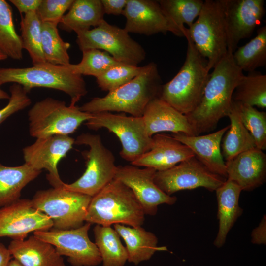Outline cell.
<instances>
[{
	"instance_id": "6da1fadb",
	"label": "cell",
	"mask_w": 266,
	"mask_h": 266,
	"mask_svg": "<svg viewBox=\"0 0 266 266\" xmlns=\"http://www.w3.org/2000/svg\"><path fill=\"white\" fill-rule=\"evenodd\" d=\"M213 69L199 104L185 115L195 135L213 130L220 119L228 116L233 92L244 75L229 51Z\"/></svg>"
},
{
	"instance_id": "7a4b0ae2",
	"label": "cell",
	"mask_w": 266,
	"mask_h": 266,
	"mask_svg": "<svg viewBox=\"0 0 266 266\" xmlns=\"http://www.w3.org/2000/svg\"><path fill=\"white\" fill-rule=\"evenodd\" d=\"M162 79L157 65L150 62L128 83L109 92L102 97H95L79 109L94 114L101 112H122L134 117H142L149 103L159 98Z\"/></svg>"
},
{
	"instance_id": "3957f363",
	"label": "cell",
	"mask_w": 266,
	"mask_h": 266,
	"mask_svg": "<svg viewBox=\"0 0 266 266\" xmlns=\"http://www.w3.org/2000/svg\"><path fill=\"white\" fill-rule=\"evenodd\" d=\"M184 63L176 75L162 85L159 98L186 115L199 104L210 73L207 61L188 36Z\"/></svg>"
},
{
	"instance_id": "277c9868",
	"label": "cell",
	"mask_w": 266,
	"mask_h": 266,
	"mask_svg": "<svg viewBox=\"0 0 266 266\" xmlns=\"http://www.w3.org/2000/svg\"><path fill=\"white\" fill-rule=\"evenodd\" d=\"M144 216L132 191L114 179L92 197L85 221L104 226L120 224L137 227L143 225Z\"/></svg>"
},
{
	"instance_id": "5b68a950",
	"label": "cell",
	"mask_w": 266,
	"mask_h": 266,
	"mask_svg": "<svg viewBox=\"0 0 266 266\" xmlns=\"http://www.w3.org/2000/svg\"><path fill=\"white\" fill-rule=\"evenodd\" d=\"M0 80L2 84H18L28 93L35 87L62 91L70 97V105H73L88 92L82 76L73 73L66 65L47 62L25 68L0 67Z\"/></svg>"
},
{
	"instance_id": "8992f818",
	"label": "cell",
	"mask_w": 266,
	"mask_h": 266,
	"mask_svg": "<svg viewBox=\"0 0 266 266\" xmlns=\"http://www.w3.org/2000/svg\"><path fill=\"white\" fill-rule=\"evenodd\" d=\"M224 5L225 0H205L197 20L187 29L186 36L207 60L209 71L228 52Z\"/></svg>"
},
{
	"instance_id": "52a82bcc",
	"label": "cell",
	"mask_w": 266,
	"mask_h": 266,
	"mask_svg": "<svg viewBox=\"0 0 266 266\" xmlns=\"http://www.w3.org/2000/svg\"><path fill=\"white\" fill-rule=\"evenodd\" d=\"M92 116L75 105L67 106L64 101L48 97L36 102L29 111V133L36 138L69 135Z\"/></svg>"
},
{
	"instance_id": "ba28073f",
	"label": "cell",
	"mask_w": 266,
	"mask_h": 266,
	"mask_svg": "<svg viewBox=\"0 0 266 266\" xmlns=\"http://www.w3.org/2000/svg\"><path fill=\"white\" fill-rule=\"evenodd\" d=\"M74 144L89 147L83 153L86 169L79 179L71 184L64 183L62 187L93 197L114 179L117 166L115 157L103 145L99 135L82 133L77 137Z\"/></svg>"
},
{
	"instance_id": "9c48e42d",
	"label": "cell",
	"mask_w": 266,
	"mask_h": 266,
	"mask_svg": "<svg viewBox=\"0 0 266 266\" xmlns=\"http://www.w3.org/2000/svg\"><path fill=\"white\" fill-rule=\"evenodd\" d=\"M76 34V42L81 51L103 50L118 62L133 66H138L146 58L145 49L129 33L105 20L94 29Z\"/></svg>"
},
{
	"instance_id": "30bf717a",
	"label": "cell",
	"mask_w": 266,
	"mask_h": 266,
	"mask_svg": "<svg viewBox=\"0 0 266 266\" xmlns=\"http://www.w3.org/2000/svg\"><path fill=\"white\" fill-rule=\"evenodd\" d=\"M92 197L63 187L37 191L31 200L34 207L46 215L53 228L68 230L83 225Z\"/></svg>"
},
{
	"instance_id": "8fae6325",
	"label": "cell",
	"mask_w": 266,
	"mask_h": 266,
	"mask_svg": "<svg viewBox=\"0 0 266 266\" xmlns=\"http://www.w3.org/2000/svg\"><path fill=\"white\" fill-rule=\"evenodd\" d=\"M85 125L91 130L105 128L114 133L122 144L120 156L131 163L149 151L153 146L152 137L146 132L142 117L101 112L92 114Z\"/></svg>"
},
{
	"instance_id": "7c38bea8",
	"label": "cell",
	"mask_w": 266,
	"mask_h": 266,
	"mask_svg": "<svg viewBox=\"0 0 266 266\" xmlns=\"http://www.w3.org/2000/svg\"><path fill=\"white\" fill-rule=\"evenodd\" d=\"M91 224L87 222L72 229L54 228L33 232L36 237L53 245L61 256L67 257L72 266H96L101 262L99 251L90 239L88 231Z\"/></svg>"
},
{
	"instance_id": "4fadbf2b",
	"label": "cell",
	"mask_w": 266,
	"mask_h": 266,
	"mask_svg": "<svg viewBox=\"0 0 266 266\" xmlns=\"http://www.w3.org/2000/svg\"><path fill=\"white\" fill-rule=\"evenodd\" d=\"M226 179L211 172L194 156L169 169L156 171L154 182L165 193L171 196L179 191L199 187L215 191Z\"/></svg>"
},
{
	"instance_id": "5bb4252c",
	"label": "cell",
	"mask_w": 266,
	"mask_h": 266,
	"mask_svg": "<svg viewBox=\"0 0 266 266\" xmlns=\"http://www.w3.org/2000/svg\"><path fill=\"white\" fill-rule=\"evenodd\" d=\"M156 171L151 167L119 166L114 178L132 191L145 214L151 216L156 214L159 205H173L177 200L176 197L165 193L156 185L154 177Z\"/></svg>"
},
{
	"instance_id": "9a60e30c",
	"label": "cell",
	"mask_w": 266,
	"mask_h": 266,
	"mask_svg": "<svg viewBox=\"0 0 266 266\" xmlns=\"http://www.w3.org/2000/svg\"><path fill=\"white\" fill-rule=\"evenodd\" d=\"M75 139L69 135H55L36 138L32 144L23 149L25 163L37 170L48 171L47 179L53 188L62 187L58 170L59 162L71 150Z\"/></svg>"
},
{
	"instance_id": "2e32d148",
	"label": "cell",
	"mask_w": 266,
	"mask_h": 266,
	"mask_svg": "<svg viewBox=\"0 0 266 266\" xmlns=\"http://www.w3.org/2000/svg\"><path fill=\"white\" fill-rule=\"evenodd\" d=\"M52 220L33 207L31 200L19 199L0 208V237L24 240L31 232L53 228Z\"/></svg>"
},
{
	"instance_id": "e0dca14e",
	"label": "cell",
	"mask_w": 266,
	"mask_h": 266,
	"mask_svg": "<svg viewBox=\"0 0 266 266\" xmlns=\"http://www.w3.org/2000/svg\"><path fill=\"white\" fill-rule=\"evenodd\" d=\"M264 0H225L224 20L228 51L250 37L265 13Z\"/></svg>"
},
{
	"instance_id": "ac0fdd59",
	"label": "cell",
	"mask_w": 266,
	"mask_h": 266,
	"mask_svg": "<svg viewBox=\"0 0 266 266\" xmlns=\"http://www.w3.org/2000/svg\"><path fill=\"white\" fill-rule=\"evenodd\" d=\"M122 15L126 19L124 29L129 33L149 36L170 32L184 37L165 15L158 0H128Z\"/></svg>"
},
{
	"instance_id": "d6986e66",
	"label": "cell",
	"mask_w": 266,
	"mask_h": 266,
	"mask_svg": "<svg viewBox=\"0 0 266 266\" xmlns=\"http://www.w3.org/2000/svg\"><path fill=\"white\" fill-rule=\"evenodd\" d=\"M227 178L242 191H250L262 185L266 179V155L255 147L225 162Z\"/></svg>"
},
{
	"instance_id": "ffe728a7",
	"label": "cell",
	"mask_w": 266,
	"mask_h": 266,
	"mask_svg": "<svg viewBox=\"0 0 266 266\" xmlns=\"http://www.w3.org/2000/svg\"><path fill=\"white\" fill-rule=\"evenodd\" d=\"M152 139L153 144L151 149L131 163L133 166L151 167L161 171L195 156L188 147L172 136L157 133Z\"/></svg>"
},
{
	"instance_id": "44dd1931",
	"label": "cell",
	"mask_w": 266,
	"mask_h": 266,
	"mask_svg": "<svg viewBox=\"0 0 266 266\" xmlns=\"http://www.w3.org/2000/svg\"><path fill=\"white\" fill-rule=\"evenodd\" d=\"M229 128L227 126L214 133L189 136L182 133L172 136L188 147L197 159L212 173L227 178L225 161L221 151L222 138Z\"/></svg>"
},
{
	"instance_id": "7402d4cb",
	"label": "cell",
	"mask_w": 266,
	"mask_h": 266,
	"mask_svg": "<svg viewBox=\"0 0 266 266\" xmlns=\"http://www.w3.org/2000/svg\"><path fill=\"white\" fill-rule=\"evenodd\" d=\"M142 117L150 137L163 132L195 136L186 116L159 98L149 103Z\"/></svg>"
},
{
	"instance_id": "603a6c76",
	"label": "cell",
	"mask_w": 266,
	"mask_h": 266,
	"mask_svg": "<svg viewBox=\"0 0 266 266\" xmlns=\"http://www.w3.org/2000/svg\"><path fill=\"white\" fill-rule=\"evenodd\" d=\"M8 248L13 259L24 266H65L53 245L33 235L27 239L12 240Z\"/></svg>"
},
{
	"instance_id": "cb8c5ba5",
	"label": "cell",
	"mask_w": 266,
	"mask_h": 266,
	"mask_svg": "<svg viewBox=\"0 0 266 266\" xmlns=\"http://www.w3.org/2000/svg\"><path fill=\"white\" fill-rule=\"evenodd\" d=\"M215 191L219 229L213 244L221 248L225 243L230 230L242 214L243 209L239 204L242 190L235 182L226 179Z\"/></svg>"
},
{
	"instance_id": "d4e9b609",
	"label": "cell",
	"mask_w": 266,
	"mask_h": 266,
	"mask_svg": "<svg viewBox=\"0 0 266 266\" xmlns=\"http://www.w3.org/2000/svg\"><path fill=\"white\" fill-rule=\"evenodd\" d=\"M113 225L126 243L129 262L137 265L150 260L157 251L166 249V247H158L157 236L141 226L127 227L120 224Z\"/></svg>"
},
{
	"instance_id": "484cf974",
	"label": "cell",
	"mask_w": 266,
	"mask_h": 266,
	"mask_svg": "<svg viewBox=\"0 0 266 266\" xmlns=\"http://www.w3.org/2000/svg\"><path fill=\"white\" fill-rule=\"evenodd\" d=\"M100 0H74L68 12L63 17L59 27L76 33L97 27L104 19Z\"/></svg>"
},
{
	"instance_id": "4316f807",
	"label": "cell",
	"mask_w": 266,
	"mask_h": 266,
	"mask_svg": "<svg viewBox=\"0 0 266 266\" xmlns=\"http://www.w3.org/2000/svg\"><path fill=\"white\" fill-rule=\"evenodd\" d=\"M41 172L26 163L8 166L0 163V207L19 200L22 189Z\"/></svg>"
},
{
	"instance_id": "83f0119b",
	"label": "cell",
	"mask_w": 266,
	"mask_h": 266,
	"mask_svg": "<svg viewBox=\"0 0 266 266\" xmlns=\"http://www.w3.org/2000/svg\"><path fill=\"white\" fill-rule=\"evenodd\" d=\"M227 117L231 123L222 138L221 145L222 154L226 161L256 147L252 136L241 121L237 102L233 101L231 109Z\"/></svg>"
},
{
	"instance_id": "f1b7e54d",
	"label": "cell",
	"mask_w": 266,
	"mask_h": 266,
	"mask_svg": "<svg viewBox=\"0 0 266 266\" xmlns=\"http://www.w3.org/2000/svg\"><path fill=\"white\" fill-rule=\"evenodd\" d=\"M93 232L103 266H124L128 261L127 251L116 230L111 226L96 225Z\"/></svg>"
},
{
	"instance_id": "f546056e",
	"label": "cell",
	"mask_w": 266,
	"mask_h": 266,
	"mask_svg": "<svg viewBox=\"0 0 266 266\" xmlns=\"http://www.w3.org/2000/svg\"><path fill=\"white\" fill-rule=\"evenodd\" d=\"M236 66L242 71L251 72L266 65V26L260 28L257 35L233 53Z\"/></svg>"
},
{
	"instance_id": "4dcf8cb0",
	"label": "cell",
	"mask_w": 266,
	"mask_h": 266,
	"mask_svg": "<svg viewBox=\"0 0 266 266\" xmlns=\"http://www.w3.org/2000/svg\"><path fill=\"white\" fill-rule=\"evenodd\" d=\"M163 12L184 34L198 17L204 1L202 0H158Z\"/></svg>"
},
{
	"instance_id": "1f68e13d",
	"label": "cell",
	"mask_w": 266,
	"mask_h": 266,
	"mask_svg": "<svg viewBox=\"0 0 266 266\" xmlns=\"http://www.w3.org/2000/svg\"><path fill=\"white\" fill-rule=\"evenodd\" d=\"M233 101L266 108V75L255 71L244 75L233 92Z\"/></svg>"
},
{
	"instance_id": "d6a6232c",
	"label": "cell",
	"mask_w": 266,
	"mask_h": 266,
	"mask_svg": "<svg viewBox=\"0 0 266 266\" xmlns=\"http://www.w3.org/2000/svg\"><path fill=\"white\" fill-rule=\"evenodd\" d=\"M23 47L21 36L17 33L12 8L4 0H0V51L7 57L20 60Z\"/></svg>"
},
{
	"instance_id": "836d02e7",
	"label": "cell",
	"mask_w": 266,
	"mask_h": 266,
	"mask_svg": "<svg viewBox=\"0 0 266 266\" xmlns=\"http://www.w3.org/2000/svg\"><path fill=\"white\" fill-rule=\"evenodd\" d=\"M41 22L36 12L21 16V38L23 49L28 52L33 66L46 63L42 49Z\"/></svg>"
},
{
	"instance_id": "e575fe53",
	"label": "cell",
	"mask_w": 266,
	"mask_h": 266,
	"mask_svg": "<svg viewBox=\"0 0 266 266\" xmlns=\"http://www.w3.org/2000/svg\"><path fill=\"white\" fill-rule=\"evenodd\" d=\"M57 26L53 23H41L42 49L47 63L66 66L70 64L68 50L70 44L62 39Z\"/></svg>"
},
{
	"instance_id": "d590c367",
	"label": "cell",
	"mask_w": 266,
	"mask_h": 266,
	"mask_svg": "<svg viewBox=\"0 0 266 266\" xmlns=\"http://www.w3.org/2000/svg\"><path fill=\"white\" fill-rule=\"evenodd\" d=\"M82 52V58L80 63L66 65L76 74L90 75L97 78L111 67L120 64L105 51L93 49Z\"/></svg>"
},
{
	"instance_id": "8d00e7d4",
	"label": "cell",
	"mask_w": 266,
	"mask_h": 266,
	"mask_svg": "<svg viewBox=\"0 0 266 266\" xmlns=\"http://www.w3.org/2000/svg\"><path fill=\"white\" fill-rule=\"evenodd\" d=\"M238 104L241 121L252 136L256 147L261 150L266 149V113L254 106Z\"/></svg>"
},
{
	"instance_id": "74e56055",
	"label": "cell",
	"mask_w": 266,
	"mask_h": 266,
	"mask_svg": "<svg viewBox=\"0 0 266 266\" xmlns=\"http://www.w3.org/2000/svg\"><path fill=\"white\" fill-rule=\"evenodd\" d=\"M142 69V66L120 63L96 78V82L102 90L111 92L131 81Z\"/></svg>"
},
{
	"instance_id": "f35d334b",
	"label": "cell",
	"mask_w": 266,
	"mask_h": 266,
	"mask_svg": "<svg viewBox=\"0 0 266 266\" xmlns=\"http://www.w3.org/2000/svg\"><path fill=\"white\" fill-rule=\"evenodd\" d=\"M74 0H42L36 11L42 23L59 25Z\"/></svg>"
},
{
	"instance_id": "ab89813d",
	"label": "cell",
	"mask_w": 266,
	"mask_h": 266,
	"mask_svg": "<svg viewBox=\"0 0 266 266\" xmlns=\"http://www.w3.org/2000/svg\"><path fill=\"white\" fill-rule=\"evenodd\" d=\"M10 98L7 105L0 109V125L16 112L23 110L31 103L28 93L23 87L16 83L10 87Z\"/></svg>"
},
{
	"instance_id": "60d3db41",
	"label": "cell",
	"mask_w": 266,
	"mask_h": 266,
	"mask_svg": "<svg viewBox=\"0 0 266 266\" xmlns=\"http://www.w3.org/2000/svg\"><path fill=\"white\" fill-rule=\"evenodd\" d=\"M104 14H123L128 0H100Z\"/></svg>"
},
{
	"instance_id": "b9f144b4",
	"label": "cell",
	"mask_w": 266,
	"mask_h": 266,
	"mask_svg": "<svg viewBox=\"0 0 266 266\" xmlns=\"http://www.w3.org/2000/svg\"><path fill=\"white\" fill-rule=\"evenodd\" d=\"M20 14L36 12L42 0H10Z\"/></svg>"
},
{
	"instance_id": "7bdbcfd3",
	"label": "cell",
	"mask_w": 266,
	"mask_h": 266,
	"mask_svg": "<svg viewBox=\"0 0 266 266\" xmlns=\"http://www.w3.org/2000/svg\"><path fill=\"white\" fill-rule=\"evenodd\" d=\"M251 242L254 244L266 243V217L264 216L259 225L251 233Z\"/></svg>"
},
{
	"instance_id": "ee69618b",
	"label": "cell",
	"mask_w": 266,
	"mask_h": 266,
	"mask_svg": "<svg viewBox=\"0 0 266 266\" xmlns=\"http://www.w3.org/2000/svg\"><path fill=\"white\" fill-rule=\"evenodd\" d=\"M12 256L8 248L0 242V266H8Z\"/></svg>"
},
{
	"instance_id": "f6af8a7d",
	"label": "cell",
	"mask_w": 266,
	"mask_h": 266,
	"mask_svg": "<svg viewBox=\"0 0 266 266\" xmlns=\"http://www.w3.org/2000/svg\"><path fill=\"white\" fill-rule=\"evenodd\" d=\"M2 85L1 82L0 80V100L1 99H9L10 96L9 94L3 90L1 88V86Z\"/></svg>"
},
{
	"instance_id": "bcb514c9",
	"label": "cell",
	"mask_w": 266,
	"mask_h": 266,
	"mask_svg": "<svg viewBox=\"0 0 266 266\" xmlns=\"http://www.w3.org/2000/svg\"><path fill=\"white\" fill-rule=\"evenodd\" d=\"M8 266H23L21 263H20L16 260L13 259H11L10 261Z\"/></svg>"
},
{
	"instance_id": "7dc6e473",
	"label": "cell",
	"mask_w": 266,
	"mask_h": 266,
	"mask_svg": "<svg viewBox=\"0 0 266 266\" xmlns=\"http://www.w3.org/2000/svg\"><path fill=\"white\" fill-rule=\"evenodd\" d=\"M8 57L4 53L0 51V61L7 59Z\"/></svg>"
}]
</instances>
